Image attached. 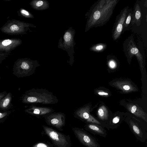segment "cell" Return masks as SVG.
Here are the masks:
<instances>
[{
  "label": "cell",
  "mask_w": 147,
  "mask_h": 147,
  "mask_svg": "<svg viewBox=\"0 0 147 147\" xmlns=\"http://www.w3.org/2000/svg\"><path fill=\"white\" fill-rule=\"evenodd\" d=\"M118 0H98L86 13L85 32L91 28L104 25L110 19Z\"/></svg>",
  "instance_id": "obj_1"
},
{
  "label": "cell",
  "mask_w": 147,
  "mask_h": 147,
  "mask_svg": "<svg viewBox=\"0 0 147 147\" xmlns=\"http://www.w3.org/2000/svg\"><path fill=\"white\" fill-rule=\"evenodd\" d=\"M22 102L27 104L53 105L58 100L52 92L45 89L32 88L26 91L21 97Z\"/></svg>",
  "instance_id": "obj_2"
},
{
  "label": "cell",
  "mask_w": 147,
  "mask_h": 147,
  "mask_svg": "<svg viewBox=\"0 0 147 147\" xmlns=\"http://www.w3.org/2000/svg\"><path fill=\"white\" fill-rule=\"evenodd\" d=\"M40 65L36 60L26 58L18 59L14 63L13 74L18 78L29 76L33 75L36 67Z\"/></svg>",
  "instance_id": "obj_3"
},
{
  "label": "cell",
  "mask_w": 147,
  "mask_h": 147,
  "mask_svg": "<svg viewBox=\"0 0 147 147\" xmlns=\"http://www.w3.org/2000/svg\"><path fill=\"white\" fill-rule=\"evenodd\" d=\"M36 28L33 24L13 19L9 20L0 28L3 33L10 35L26 34L30 28Z\"/></svg>",
  "instance_id": "obj_4"
},
{
  "label": "cell",
  "mask_w": 147,
  "mask_h": 147,
  "mask_svg": "<svg viewBox=\"0 0 147 147\" xmlns=\"http://www.w3.org/2000/svg\"><path fill=\"white\" fill-rule=\"evenodd\" d=\"M75 34V30L71 27L66 30L63 36V41L61 38L59 40L58 47L66 51L70 57V64L72 66L74 62V47L76 43L74 38Z\"/></svg>",
  "instance_id": "obj_5"
},
{
  "label": "cell",
  "mask_w": 147,
  "mask_h": 147,
  "mask_svg": "<svg viewBox=\"0 0 147 147\" xmlns=\"http://www.w3.org/2000/svg\"><path fill=\"white\" fill-rule=\"evenodd\" d=\"M42 127L45 134L51 140L55 147H71L69 135H66L46 125H43Z\"/></svg>",
  "instance_id": "obj_6"
},
{
  "label": "cell",
  "mask_w": 147,
  "mask_h": 147,
  "mask_svg": "<svg viewBox=\"0 0 147 147\" xmlns=\"http://www.w3.org/2000/svg\"><path fill=\"white\" fill-rule=\"evenodd\" d=\"M130 130L136 138L143 143L147 139V125L145 123L134 117L126 120Z\"/></svg>",
  "instance_id": "obj_7"
},
{
  "label": "cell",
  "mask_w": 147,
  "mask_h": 147,
  "mask_svg": "<svg viewBox=\"0 0 147 147\" xmlns=\"http://www.w3.org/2000/svg\"><path fill=\"white\" fill-rule=\"evenodd\" d=\"M123 49L128 59H131L134 55L136 56L142 69L143 56L136 46L133 35L129 37L124 42Z\"/></svg>",
  "instance_id": "obj_8"
},
{
  "label": "cell",
  "mask_w": 147,
  "mask_h": 147,
  "mask_svg": "<svg viewBox=\"0 0 147 147\" xmlns=\"http://www.w3.org/2000/svg\"><path fill=\"white\" fill-rule=\"evenodd\" d=\"M72 130L79 141L86 147H100L96 138L83 129L74 127Z\"/></svg>",
  "instance_id": "obj_9"
},
{
  "label": "cell",
  "mask_w": 147,
  "mask_h": 147,
  "mask_svg": "<svg viewBox=\"0 0 147 147\" xmlns=\"http://www.w3.org/2000/svg\"><path fill=\"white\" fill-rule=\"evenodd\" d=\"M47 124L52 126L58 130L62 131L65 124V115L61 112H52L45 115L44 117Z\"/></svg>",
  "instance_id": "obj_10"
},
{
  "label": "cell",
  "mask_w": 147,
  "mask_h": 147,
  "mask_svg": "<svg viewBox=\"0 0 147 147\" xmlns=\"http://www.w3.org/2000/svg\"><path fill=\"white\" fill-rule=\"evenodd\" d=\"M129 9V7H125L116 17L112 31V37L114 40L120 36L123 31V26Z\"/></svg>",
  "instance_id": "obj_11"
},
{
  "label": "cell",
  "mask_w": 147,
  "mask_h": 147,
  "mask_svg": "<svg viewBox=\"0 0 147 147\" xmlns=\"http://www.w3.org/2000/svg\"><path fill=\"white\" fill-rule=\"evenodd\" d=\"M22 40L18 38H5L0 40V52L8 54L20 45Z\"/></svg>",
  "instance_id": "obj_12"
},
{
  "label": "cell",
  "mask_w": 147,
  "mask_h": 147,
  "mask_svg": "<svg viewBox=\"0 0 147 147\" xmlns=\"http://www.w3.org/2000/svg\"><path fill=\"white\" fill-rule=\"evenodd\" d=\"M75 117L87 123H92L100 125L99 121L91 115L90 113L89 108L86 106L79 108L74 112Z\"/></svg>",
  "instance_id": "obj_13"
},
{
  "label": "cell",
  "mask_w": 147,
  "mask_h": 147,
  "mask_svg": "<svg viewBox=\"0 0 147 147\" xmlns=\"http://www.w3.org/2000/svg\"><path fill=\"white\" fill-rule=\"evenodd\" d=\"M51 108L46 107H38L31 105L26 109L25 111L26 113L37 118L44 117L46 115L54 112Z\"/></svg>",
  "instance_id": "obj_14"
},
{
  "label": "cell",
  "mask_w": 147,
  "mask_h": 147,
  "mask_svg": "<svg viewBox=\"0 0 147 147\" xmlns=\"http://www.w3.org/2000/svg\"><path fill=\"white\" fill-rule=\"evenodd\" d=\"M85 130L94 135H98L104 138L107 136L105 127L102 125L95 123H87L84 126Z\"/></svg>",
  "instance_id": "obj_15"
},
{
  "label": "cell",
  "mask_w": 147,
  "mask_h": 147,
  "mask_svg": "<svg viewBox=\"0 0 147 147\" xmlns=\"http://www.w3.org/2000/svg\"><path fill=\"white\" fill-rule=\"evenodd\" d=\"M142 13L140 7L138 2L135 3L133 11L131 23L132 25L135 24L137 26L141 24Z\"/></svg>",
  "instance_id": "obj_16"
},
{
  "label": "cell",
  "mask_w": 147,
  "mask_h": 147,
  "mask_svg": "<svg viewBox=\"0 0 147 147\" xmlns=\"http://www.w3.org/2000/svg\"><path fill=\"white\" fill-rule=\"evenodd\" d=\"M12 98V94L9 92L0 100V111H6L9 110L11 107Z\"/></svg>",
  "instance_id": "obj_17"
},
{
  "label": "cell",
  "mask_w": 147,
  "mask_h": 147,
  "mask_svg": "<svg viewBox=\"0 0 147 147\" xmlns=\"http://www.w3.org/2000/svg\"><path fill=\"white\" fill-rule=\"evenodd\" d=\"M127 108L129 111L137 117L142 119L145 122H147L146 114L143 111L140 109L136 105L129 104Z\"/></svg>",
  "instance_id": "obj_18"
},
{
  "label": "cell",
  "mask_w": 147,
  "mask_h": 147,
  "mask_svg": "<svg viewBox=\"0 0 147 147\" xmlns=\"http://www.w3.org/2000/svg\"><path fill=\"white\" fill-rule=\"evenodd\" d=\"M30 5L34 9L37 10L47 9L49 5L48 1L45 0H33L30 2Z\"/></svg>",
  "instance_id": "obj_19"
},
{
  "label": "cell",
  "mask_w": 147,
  "mask_h": 147,
  "mask_svg": "<svg viewBox=\"0 0 147 147\" xmlns=\"http://www.w3.org/2000/svg\"><path fill=\"white\" fill-rule=\"evenodd\" d=\"M114 84L119 88L123 91H131L134 90L135 88L129 82L125 81H117Z\"/></svg>",
  "instance_id": "obj_20"
},
{
  "label": "cell",
  "mask_w": 147,
  "mask_h": 147,
  "mask_svg": "<svg viewBox=\"0 0 147 147\" xmlns=\"http://www.w3.org/2000/svg\"><path fill=\"white\" fill-rule=\"evenodd\" d=\"M106 43H99L92 46L90 48V51L98 52L103 51L107 48Z\"/></svg>",
  "instance_id": "obj_21"
},
{
  "label": "cell",
  "mask_w": 147,
  "mask_h": 147,
  "mask_svg": "<svg viewBox=\"0 0 147 147\" xmlns=\"http://www.w3.org/2000/svg\"><path fill=\"white\" fill-rule=\"evenodd\" d=\"M17 12L19 16L26 18H34V16L31 13L23 8H20Z\"/></svg>",
  "instance_id": "obj_22"
},
{
  "label": "cell",
  "mask_w": 147,
  "mask_h": 147,
  "mask_svg": "<svg viewBox=\"0 0 147 147\" xmlns=\"http://www.w3.org/2000/svg\"><path fill=\"white\" fill-rule=\"evenodd\" d=\"M132 13V9H129L123 26V30L127 28L131 23Z\"/></svg>",
  "instance_id": "obj_23"
},
{
  "label": "cell",
  "mask_w": 147,
  "mask_h": 147,
  "mask_svg": "<svg viewBox=\"0 0 147 147\" xmlns=\"http://www.w3.org/2000/svg\"><path fill=\"white\" fill-rule=\"evenodd\" d=\"M12 112V111L11 110L6 111H0V123L4 122Z\"/></svg>",
  "instance_id": "obj_24"
},
{
  "label": "cell",
  "mask_w": 147,
  "mask_h": 147,
  "mask_svg": "<svg viewBox=\"0 0 147 147\" xmlns=\"http://www.w3.org/2000/svg\"><path fill=\"white\" fill-rule=\"evenodd\" d=\"M31 147H55L53 144L48 142H38L34 145Z\"/></svg>",
  "instance_id": "obj_25"
},
{
  "label": "cell",
  "mask_w": 147,
  "mask_h": 147,
  "mask_svg": "<svg viewBox=\"0 0 147 147\" xmlns=\"http://www.w3.org/2000/svg\"><path fill=\"white\" fill-rule=\"evenodd\" d=\"M109 67L111 68H114L116 66L115 62L113 60L110 61L109 62Z\"/></svg>",
  "instance_id": "obj_26"
},
{
  "label": "cell",
  "mask_w": 147,
  "mask_h": 147,
  "mask_svg": "<svg viewBox=\"0 0 147 147\" xmlns=\"http://www.w3.org/2000/svg\"><path fill=\"white\" fill-rule=\"evenodd\" d=\"M9 55L7 53L0 52V58H4L6 59Z\"/></svg>",
  "instance_id": "obj_27"
},
{
  "label": "cell",
  "mask_w": 147,
  "mask_h": 147,
  "mask_svg": "<svg viewBox=\"0 0 147 147\" xmlns=\"http://www.w3.org/2000/svg\"><path fill=\"white\" fill-rule=\"evenodd\" d=\"M7 93V92L5 91L0 92V100L5 96Z\"/></svg>",
  "instance_id": "obj_28"
},
{
  "label": "cell",
  "mask_w": 147,
  "mask_h": 147,
  "mask_svg": "<svg viewBox=\"0 0 147 147\" xmlns=\"http://www.w3.org/2000/svg\"><path fill=\"white\" fill-rule=\"evenodd\" d=\"M98 94L101 96H107L108 95V94L107 92L103 91H99L98 92Z\"/></svg>",
  "instance_id": "obj_29"
},
{
  "label": "cell",
  "mask_w": 147,
  "mask_h": 147,
  "mask_svg": "<svg viewBox=\"0 0 147 147\" xmlns=\"http://www.w3.org/2000/svg\"><path fill=\"white\" fill-rule=\"evenodd\" d=\"M5 59L4 58H0V64Z\"/></svg>",
  "instance_id": "obj_30"
},
{
  "label": "cell",
  "mask_w": 147,
  "mask_h": 147,
  "mask_svg": "<svg viewBox=\"0 0 147 147\" xmlns=\"http://www.w3.org/2000/svg\"><path fill=\"white\" fill-rule=\"evenodd\" d=\"M146 22H147V15L146 16Z\"/></svg>",
  "instance_id": "obj_31"
},
{
  "label": "cell",
  "mask_w": 147,
  "mask_h": 147,
  "mask_svg": "<svg viewBox=\"0 0 147 147\" xmlns=\"http://www.w3.org/2000/svg\"><path fill=\"white\" fill-rule=\"evenodd\" d=\"M1 79V76H0V80Z\"/></svg>",
  "instance_id": "obj_32"
}]
</instances>
